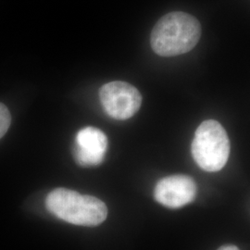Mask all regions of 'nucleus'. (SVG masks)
Wrapping results in <instances>:
<instances>
[{"label": "nucleus", "instance_id": "f257e3e1", "mask_svg": "<svg viewBox=\"0 0 250 250\" xmlns=\"http://www.w3.org/2000/svg\"><path fill=\"white\" fill-rule=\"evenodd\" d=\"M200 36L201 25L197 19L185 12H170L153 28L150 43L155 53L174 57L191 51Z\"/></svg>", "mask_w": 250, "mask_h": 250}, {"label": "nucleus", "instance_id": "f03ea898", "mask_svg": "<svg viewBox=\"0 0 250 250\" xmlns=\"http://www.w3.org/2000/svg\"><path fill=\"white\" fill-rule=\"evenodd\" d=\"M45 206L56 217L74 225L94 227L107 219V206L102 200L67 188L51 191Z\"/></svg>", "mask_w": 250, "mask_h": 250}, {"label": "nucleus", "instance_id": "7ed1b4c3", "mask_svg": "<svg viewBox=\"0 0 250 250\" xmlns=\"http://www.w3.org/2000/svg\"><path fill=\"white\" fill-rule=\"evenodd\" d=\"M230 150L228 134L220 123L208 120L198 126L192 143V155L201 169L209 172L222 170Z\"/></svg>", "mask_w": 250, "mask_h": 250}, {"label": "nucleus", "instance_id": "20e7f679", "mask_svg": "<svg viewBox=\"0 0 250 250\" xmlns=\"http://www.w3.org/2000/svg\"><path fill=\"white\" fill-rule=\"evenodd\" d=\"M99 98L107 115L116 120H127L139 110L142 97L134 85L115 81L104 84L99 91Z\"/></svg>", "mask_w": 250, "mask_h": 250}, {"label": "nucleus", "instance_id": "39448f33", "mask_svg": "<svg viewBox=\"0 0 250 250\" xmlns=\"http://www.w3.org/2000/svg\"><path fill=\"white\" fill-rule=\"evenodd\" d=\"M197 194V185L192 177L184 174L161 179L155 188L156 200L163 206L178 208L191 203Z\"/></svg>", "mask_w": 250, "mask_h": 250}, {"label": "nucleus", "instance_id": "423d86ee", "mask_svg": "<svg viewBox=\"0 0 250 250\" xmlns=\"http://www.w3.org/2000/svg\"><path fill=\"white\" fill-rule=\"evenodd\" d=\"M107 147L106 134L98 128L85 127L76 134L74 159L83 167L97 166L104 161Z\"/></svg>", "mask_w": 250, "mask_h": 250}, {"label": "nucleus", "instance_id": "0eeeda50", "mask_svg": "<svg viewBox=\"0 0 250 250\" xmlns=\"http://www.w3.org/2000/svg\"><path fill=\"white\" fill-rule=\"evenodd\" d=\"M11 124V115L9 108L0 103V138H2L9 131Z\"/></svg>", "mask_w": 250, "mask_h": 250}, {"label": "nucleus", "instance_id": "6e6552de", "mask_svg": "<svg viewBox=\"0 0 250 250\" xmlns=\"http://www.w3.org/2000/svg\"><path fill=\"white\" fill-rule=\"evenodd\" d=\"M218 250H239V249L235 246H232V245H226V246L221 247Z\"/></svg>", "mask_w": 250, "mask_h": 250}]
</instances>
